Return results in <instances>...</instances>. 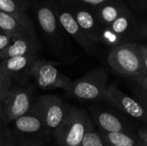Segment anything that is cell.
Listing matches in <instances>:
<instances>
[{"label": "cell", "instance_id": "24", "mask_svg": "<svg viewBox=\"0 0 147 146\" xmlns=\"http://www.w3.org/2000/svg\"><path fill=\"white\" fill-rule=\"evenodd\" d=\"M128 6L138 12H145L147 9V0H125Z\"/></svg>", "mask_w": 147, "mask_h": 146}, {"label": "cell", "instance_id": "30", "mask_svg": "<svg viewBox=\"0 0 147 146\" xmlns=\"http://www.w3.org/2000/svg\"><path fill=\"white\" fill-rule=\"evenodd\" d=\"M79 1L85 3V4H87V5H89V6H91V7L95 8V7L100 5V4H102V3H103L105 2H107L108 0H79Z\"/></svg>", "mask_w": 147, "mask_h": 146}, {"label": "cell", "instance_id": "4", "mask_svg": "<svg viewBox=\"0 0 147 146\" xmlns=\"http://www.w3.org/2000/svg\"><path fill=\"white\" fill-rule=\"evenodd\" d=\"M90 119L88 112L81 108L71 106L61 124L53 137L59 146H82Z\"/></svg>", "mask_w": 147, "mask_h": 146}, {"label": "cell", "instance_id": "16", "mask_svg": "<svg viewBox=\"0 0 147 146\" xmlns=\"http://www.w3.org/2000/svg\"><path fill=\"white\" fill-rule=\"evenodd\" d=\"M40 51V44L37 40L33 39L29 35H23L12 38L9 45L0 52V59L4 60L15 57L38 54Z\"/></svg>", "mask_w": 147, "mask_h": 146}, {"label": "cell", "instance_id": "5", "mask_svg": "<svg viewBox=\"0 0 147 146\" xmlns=\"http://www.w3.org/2000/svg\"><path fill=\"white\" fill-rule=\"evenodd\" d=\"M11 124V128H9V130L15 139L46 145L52 136L43 120L33 106L26 114L17 118Z\"/></svg>", "mask_w": 147, "mask_h": 146}, {"label": "cell", "instance_id": "31", "mask_svg": "<svg viewBox=\"0 0 147 146\" xmlns=\"http://www.w3.org/2000/svg\"><path fill=\"white\" fill-rule=\"evenodd\" d=\"M137 135L147 146V127H142L137 131Z\"/></svg>", "mask_w": 147, "mask_h": 146}, {"label": "cell", "instance_id": "22", "mask_svg": "<svg viewBox=\"0 0 147 146\" xmlns=\"http://www.w3.org/2000/svg\"><path fill=\"white\" fill-rule=\"evenodd\" d=\"M0 146H16L7 126L0 129Z\"/></svg>", "mask_w": 147, "mask_h": 146}, {"label": "cell", "instance_id": "18", "mask_svg": "<svg viewBox=\"0 0 147 146\" xmlns=\"http://www.w3.org/2000/svg\"><path fill=\"white\" fill-rule=\"evenodd\" d=\"M102 134L109 141L111 146H146L137 135V133H102Z\"/></svg>", "mask_w": 147, "mask_h": 146}, {"label": "cell", "instance_id": "20", "mask_svg": "<svg viewBox=\"0 0 147 146\" xmlns=\"http://www.w3.org/2000/svg\"><path fill=\"white\" fill-rule=\"evenodd\" d=\"M82 146H111L90 117Z\"/></svg>", "mask_w": 147, "mask_h": 146}, {"label": "cell", "instance_id": "7", "mask_svg": "<svg viewBox=\"0 0 147 146\" xmlns=\"http://www.w3.org/2000/svg\"><path fill=\"white\" fill-rule=\"evenodd\" d=\"M55 15L67 34L89 55L96 52V43L91 40L77 22L65 0H53Z\"/></svg>", "mask_w": 147, "mask_h": 146}, {"label": "cell", "instance_id": "11", "mask_svg": "<svg viewBox=\"0 0 147 146\" xmlns=\"http://www.w3.org/2000/svg\"><path fill=\"white\" fill-rule=\"evenodd\" d=\"M65 2L77 22L88 37L95 43L100 44L103 26L98 21L93 7L79 0H65Z\"/></svg>", "mask_w": 147, "mask_h": 146}, {"label": "cell", "instance_id": "33", "mask_svg": "<svg viewBox=\"0 0 147 146\" xmlns=\"http://www.w3.org/2000/svg\"><path fill=\"white\" fill-rule=\"evenodd\" d=\"M146 77H147V75H146Z\"/></svg>", "mask_w": 147, "mask_h": 146}, {"label": "cell", "instance_id": "32", "mask_svg": "<svg viewBox=\"0 0 147 146\" xmlns=\"http://www.w3.org/2000/svg\"><path fill=\"white\" fill-rule=\"evenodd\" d=\"M5 126L3 120V101H0V129Z\"/></svg>", "mask_w": 147, "mask_h": 146}, {"label": "cell", "instance_id": "8", "mask_svg": "<svg viewBox=\"0 0 147 146\" xmlns=\"http://www.w3.org/2000/svg\"><path fill=\"white\" fill-rule=\"evenodd\" d=\"M56 64L40 58L35 62L30 77L40 89L46 91L59 89L66 91L70 87L71 80L58 70Z\"/></svg>", "mask_w": 147, "mask_h": 146}, {"label": "cell", "instance_id": "6", "mask_svg": "<svg viewBox=\"0 0 147 146\" xmlns=\"http://www.w3.org/2000/svg\"><path fill=\"white\" fill-rule=\"evenodd\" d=\"M34 101V89L25 84L12 86L9 95L3 101L4 124L11 123L17 118L26 114L32 108Z\"/></svg>", "mask_w": 147, "mask_h": 146}, {"label": "cell", "instance_id": "14", "mask_svg": "<svg viewBox=\"0 0 147 146\" xmlns=\"http://www.w3.org/2000/svg\"><path fill=\"white\" fill-rule=\"evenodd\" d=\"M28 5V0H0V11L16 19L25 28L28 34L37 40L34 24L27 13Z\"/></svg>", "mask_w": 147, "mask_h": 146}, {"label": "cell", "instance_id": "27", "mask_svg": "<svg viewBox=\"0 0 147 146\" xmlns=\"http://www.w3.org/2000/svg\"><path fill=\"white\" fill-rule=\"evenodd\" d=\"M139 46H140L144 67L147 72V44H139Z\"/></svg>", "mask_w": 147, "mask_h": 146}, {"label": "cell", "instance_id": "21", "mask_svg": "<svg viewBox=\"0 0 147 146\" xmlns=\"http://www.w3.org/2000/svg\"><path fill=\"white\" fill-rule=\"evenodd\" d=\"M14 83L11 78L0 69V101H4Z\"/></svg>", "mask_w": 147, "mask_h": 146}, {"label": "cell", "instance_id": "1", "mask_svg": "<svg viewBox=\"0 0 147 146\" xmlns=\"http://www.w3.org/2000/svg\"><path fill=\"white\" fill-rule=\"evenodd\" d=\"M34 6L37 24L50 52L64 62L73 60L74 55L70 36L55 15L53 0H38Z\"/></svg>", "mask_w": 147, "mask_h": 146}, {"label": "cell", "instance_id": "9", "mask_svg": "<svg viewBox=\"0 0 147 146\" xmlns=\"http://www.w3.org/2000/svg\"><path fill=\"white\" fill-rule=\"evenodd\" d=\"M70 107L62 98L53 95L41 96L33 104L52 136L65 119Z\"/></svg>", "mask_w": 147, "mask_h": 146}, {"label": "cell", "instance_id": "17", "mask_svg": "<svg viewBox=\"0 0 147 146\" xmlns=\"http://www.w3.org/2000/svg\"><path fill=\"white\" fill-rule=\"evenodd\" d=\"M93 9L98 21L104 27L111 25L117 18L130 9L125 0H108Z\"/></svg>", "mask_w": 147, "mask_h": 146}, {"label": "cell", "instance_id": "19", "mask_svg": "<svg viewBox=\"0 0 147 146\" xmlns=\"http://www.w3.org/2000/svg\"><path fill=\"white\" fill-rule=\"evenodd\" d=\"M0 30L11 38L28 34L25 28L16 19L3 11H0Z\"/></svg>", "mask_w": 147, "mask_h": 146}, {"label": "cell", "instance_id": "25", "mask_svg": "<svg viewBox=\"0 0 147 146\" xmlns=\"http://www.w3.org/2000/svg\"><path fill=\"white\" fill-rule=\"evenodd\" d=\"M131 82L134 83L135 85H137L138 87H140V89H142L143 90H145L147 92V77H135V78H130Z\"/></svg>", "mask_w": 147, "mask_h": 146}, {"label": "cell", "instance_id": "3", "mask_svg": "<svg viewBox=\"0 0 147 146\" xmlns=\"http://www.w3.org/2000/svg\"><path fill=\"white\" fill-rule=\"evenodd\" d=\"M107 60L115 71L129 79L147 75L138 43L126 42L110 48Z\"/></svg>", "mask_w": 147, "mask_h": 146}, {"label": "cell", "instance_id": "13", "mask_svg": "<svg viewBox=\"0 0 147 146\" xmlns=\"http://www.w3.org/2000/svg\"><path fill=\"white\" fill-rule=\"evenodd\" d=\"M39 59L38 54L15 57L0 62V69L14 82H23L30 77L32 69Z\"/></svg>", "mask_w": 147, "mask_h": 146}, {"label": "cell", "instance_id": "26", "mask_svg": "<svg viewBox=\"0 0 147 146\" xmlns=\"http://www.w3.org/2000/svg\"><path fill=\"white\" fill-rule=\"evenodd\" d=\"M12 38L2 32H0V52H3L11 42Z\"/></svg>", "mask_w": 147, "mask_h": 146}, {"label": "cell", "instance_id": "10", "mask_svg": "<svg viewBox=\"0 0 147 146\" xmlns=\"http://www.w3.org/2000/svg\"><path fill=\"white\" fill-rule=\"evenodd\" d=\"M104 102L126 116L135 120L147 127V108L136 98L125 94L116 84L109 85Z\"/></svg>", "mask_w": 147, "mask_h": 146}, {"label": "cell", "instance_id": "23", "mask_svg": "<svg viewBox=\"0 0 147 146\" xmlns=\"http://www.w3.org/2000/svg\"><path fill=\"white\" fill-rule=\"evenodd\" d=\"M134 88L133 89V93H134V97L136 98L142 105H144L147 108V92H146L145 90H143L142 89H140V87H138L137 85H135L134 83Z\"/></svg>", "mask_w": 147, "mask_h": 146}, {"label": "cell", "instance_id": "29", "mask_svg": "<svg viewBox=\"0 0 147 146\" xmlns=\"http://www.w3.org/2000/svg\"><path fill=\"white\" fill-rule=\"evenodd\" d=\"M138 40H147V22L140 26Z\"/></svg>", "mask_w": 147, "mask_h": 146}, {"label": "cell", "instance_id": "15", "mask_svg": "<svg viewBox=\"0 0 147 146\" xmlns=\"http://www.w3.org/2000/svg\"><path fill=\"white\" fill-rule=\"evenodd\" d=\"M140 26L134 12L129 9L108 27L126 43L138 40Z\"/></svg>", "mask_w": 147, "mask_h": 146}, {"label": "cell", "instance_id": "28", "mask_svg": "<svg viewBox=\"0 0 147 146\" xmlns=\"http://www.w3.org/2000/svg\"><path fill=\"white\" fill-rule=\"evenodd\" d=\"M16 146H47L45 144H40V143H35V142H29V141H25L22 139H13Z\"/></svg>", "mask_w": 147, "mask_h": 146}, {"label": "cell", "instance_id": "2", "mask_svg": "<svg viewBox=\"0 0 147 146\" xmlns=\"http://www.w3.org/2000/svg\"><path fill=\"white\" fill-rule=\"evenodd\" d=\"M109 85L107 71L103 67H97L71 81L65 94L67 97L80 102H100L105 100Z\"/></svg>", "mask_w": 147, "mask_h": 146}, {"label": "cell", "instance_id": "12", "mask_svg": "<svg viewBox=\"0 0 147 146\" xmlns=\"http://www.w3.org/2000/svg\"><path fill=\"white\" fill-rule=\"evenodd\" d=\"M89 109L90 114V117L102 133H137L134 131L132 125L125 118H121L109 110L102 109L96 106H91Z\"/></svg>", "mask_w": 147, "mask_h": 146}]
</instances>
